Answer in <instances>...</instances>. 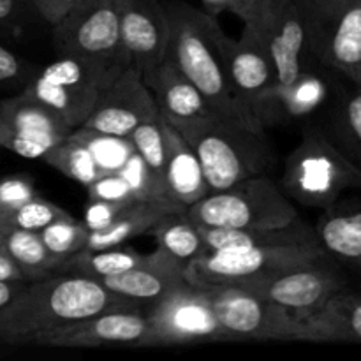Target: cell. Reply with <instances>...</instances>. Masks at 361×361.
<instances>
[{
  "label": "cell",
  "mask_w": 361,
  "mask_h": 361,
  "mask_svg": "<svg viewBox=\"0 0 361 361\" xmlns=\"http://www.w3.org/2000/svg\"><path fill=\"white\" fill-rule=\"evenodd\" d=\"M35 76L27 62L20 59L16 53L0 44V85H23L27 87Z\"/></svg>",
  "instance_id": "obj_39"
},
{
  "label": "cell",
  "mask_w": 361,
  "mask_h": 361,
  "mask_svg": "<svg viewBox=\"0 0 361 361\" xmlns=\"http://www.w3.org/2000/svg\"><path fill=\"white\" fill-rule=\"evenodd\" d=\"M133 305L94 279L55 271L35 279L0 309V342L32 344L37 335L87 319L111 309ZM140 309V307H137Z\"/></svg>",
  "instance_id": "obj_1"
},
{
  "label": "cell",
  "mask_w": 361,
  "mask_h": 361,
  "mask_svg": "<svg viewBox=\"0 0 361 361\" xmlns=\"http://www.w3.org/2000/svg\"><path fill=\"white\" fill-rule=\"evenodd\" d=\"M41 159L49 166V168L56 169V171L62 173L63 176L81 183L83 187H88L92 182H95L99 176L104 175V173L99 169L97 162L92 157L88 148L71 136L63 137L60 143H56L55 147L49 148Z\"/></svg>",
  "instance_id": "obj_31"
},
{
  "label": "cell",
  "mask_w": 361,
  "mask_h": 361,
  "mask_svg": "<svg viewBox=\"0 0 361 361\" xmlns=\"http://www.w3.org/2000/svg\"><path fill=\"white\" fill-rule=\"evenodd\" d=\"M87 192L88 200H102L109 201V203H130V201H136L129 183L126 182V178L118 171L101 175L95 182H92L87 187Z\"/></svg>",
  "instance_id": "obj_38"
},
{
  "label": "cell",
  "mask_w": 361,
  "mask_h": 361,
  "mask_svg": "<svg viewBox=\"0 0 361 361\" xmlns=\"http://www.w3.org/2000/svg\"><path fill=\"white\" fill-rule=\"evenodd\" d=\"M0 250H4V233L0 231Z\"/></svg>",
  "instance_id": "obj_47"
},
{
  "label": "cell",
  "mask_w": 361,
  "mask_h": 361,
  "mask_svg": "<svg viewBox=\"0 0 361 361\" xmlns=\"http://www.w3.org/2000/svg\"><path fill=\"white\" fill-rule=\"evenodd\" d=\"M274 62L277 83H289L319 63L310 51L305 0H268L254 27Z\"/></svg>",
  "instance_id": "obj_11"
},
{
  "label": "cell",
  "mask_w": 361,
  "mask_h": 361,
  "mask_svg": "<svg viewBox=\"0 0 361 361\" xmlns=\"http://www.w3.org/2000/svg\"><path fill=\"white\" fill-rule=\"evenodd\" d=\"M145 256L147 254H140L129 247L122 245L97 250L83 249L60 261L56 271L102 281V279L115 277V275L137 267V264L143 263Z\"/></svg>",
  "instance_id": "obj_29"
},
{
  "label": "cell",
  "mask_w": 361,
  "mask_h": 361,
  "mask_svg": "<svg viewBox=\"0 0 361 361\" xmlns=\"http://www.w3.org/2000/svg\"><path fill=\"white\" fill-rule=\"evenodd\" d=\"M35 196L37 192L30 176L13 175L0 178V217L13 214Z\"/></svg>",
  "instance_id": "obj_37"
},
{
  "label": "cell",
  "mask_w": 361,
  "mask_h": 361,
  "mask_svg": "<svg viewBox=\"0 0 361 361\" xmlns=\"http://www.w3.org/2000/svg\"><path fill=\"white\" fill-rule=\"evenodd\" d=\"M331 141L361 168V83L335 92L323 127Z\"/></svg>",
  "instance_id": "obj_25"
},
{
  "label": "cell",
  "mask_w": 361,
  "mask_h": 361,
  "mask_svg": "<svg viewBox=\"0 0 361 361\" xmlns=\"http://www.w3.org/2000/svg\"><path fill=\"white\" fill-rule=\"evenodd\" d=\"M282 190L303 207L323 210L348 190H361V168L328 137L323 127H310L286 159Z\"/></svg>",
  "instance_id": "obj_4"
},
{
  "label": "cell",
  "mask_w": 361,
  "mask_h": 361,
  "mask_svg": "<svg viewBox=\"0 0 361 361\" xmlns=\"http://www.w3.org/2000/svg\"><path fill=\"white\" fill-rule=\"evenodd\" d=\"M169 41L166 56L192 81L215 113L242 120L261 130L235 97L221 51L217 16L185 2L168 4ZM264 133V130H263Z\"/></svg>",
  "instance_id": "obj_2"
},
{
  "label": "cell",
  "mask_w": 361,
  "mask_h": 361,
  "mask_svg": "<svg viewBox=\"0 0 361 361\" xmlns=\"http://www.w3.org/2000/svg\"><path fill=\"white\" fill-rule=\"evenodd\" d=\"M23 94L44 104L51 111H55L71 129L83 126L85 120L94 111L95 104L101 95L90 92L73 90L62 85L49 83L35 74L34 80L23 88Z\"/></svg>",
  "instance_id": "obj_28"
},
{
  "label": "cell",
  "mask_w": 361,
  "mask_h": 361,
  "mask_svg": "<svg viewBox=\"0 0 361 361\" xmlns=\"http://www.w3.org/2000/svg\"><path fill=\"white\" fill-rule=\"evenodd\" d=\"M141 74L161 115L168 118H196L215 113L196 85L168 56Z\"/></svg>",
  "instance_id": "obj_21"
},
{
  "label": "cell",
  "mask_w": 361,
  "mask_h": 361,
  "mask_svg": "<svg viewBox=\"0 0 361 361\" xmlns=\"http://www.w3.org/2000/svg\"><path fill=\"white\" fill-rule=\"evenodd\" d=\"M323 259L328 256L319 243L207 250L185 268V275L196 284H240Z\"/></svg>",
  "instance_id": "obj_7"
},
{
  "label": "cell",
  "mask_w": 361,
  "mask_h": 361,
  "mask_svg": "<svg viewBox=\"0 0 361 361\" xmlns=\"http://www.w3.org/2000/svg\"><path fill=\"white\" fill-rule=\"evenodd\" d=\"M360 275V279H361V274H358ZM360 291H361V286H360Z\"/></svg>",
  "instance_id": "obj_48"
},
{
  "label": "cell",
  "mask_w": 361,
  "mask_h": 361,
  "mask_svg": "<svg viewBox=\"0 0 361 361\" xmlns=\"http://www.w3.org/2000/svg\"><path fill=\"white\" fill-rule=\"evenodd\" d=\"M42 348H155L154 331L147 314L137 307L111 309L87 319L63 324L37 335L32 341Z\"/></svg>",
  "instance_id": "obj_12"
},
{
  "label": "cell",
  "mask_w": 361,
  "mask_h": 361,
  "mask_svg": "<svg viewBox=\"0 0 361 361\" xmlns=\"http://www.w3.org/2000/svg\"><path fill=\"white\" fill-rule=\"evenodd\" d=\"M207 250L247 249V247L316 245L317 236L312 226L302 219L277 229H235L200 226Z\"/></svg>",
  "instance_id": "obj_23"
},
{
  "label": "cell",
  "mask_w": 361,
  "mask_h": 361,
  "mask_svg": "<svg viewBox=\"0 0 361 361\" xmlns=\"http://www.w3.org/2000/svg\"><path fill=\"white\" fill-rule=\"evenodd\" d=\"M164 116V115H162ZM196 152L210 190H222L263 175L271 152L263 130L242 120L210 113L196 118H168Z\"/></svg>",
  "instance_id": "obj_3"
},
{
  "label": "cell",
  "mask_w": 361,
  "mask_h": 361,
  "mask_svg": "<svg viewBox=\"0 0 361 361\" xmlns=\"http://www.w3.org/2000/svg\"><path fill=\"white\" fill-rule=\"evenodd\" d=\"M51 34L60 55L130 66L113 0H80L66 16L51 25Z\"/></svg>",
  "instance_id": "obj_10"
},
{
  "label": "cell",
  "mask_w": 361,
  "mask_h": 361,
  "mask_svg": "<svg viewBox=\"0 0 361 361\" xmlns=\"http://www.w3.org/2000/svg\"><path fill=\"white\" fill-rule=\"evenodd\" d=\"M35 13L48 25H55L60 18L66 16L80 0H28Z\"/></svg>",
  "instance_id": "obj_42"
},
{
  "label": "cell",
  "mask_w": 361,
  "mask_h": 361,
  "mask_svg": "<svg viewBox=\"0 0 361 361\" xmlns=\"http://www.w3.org/2000/svg\"><path fill=\"white\" fill-rule=\"evenodd\" d=\"M201 4H203L204 11H208L214 16H219V14L226 13V11L235 13L238 0H201Z\"/></svg>",
  "instance_id": "obj_45"
},
{
  "label": "cell",
  "mask_w": 361,
  "mask_h": 361,
  "mask_svg": "<svg viewBox=\"0 0 361 361\" xmlns=\"http://www.w3.org/2000/svg\"><path fill=\"white\" fill-rule=\"evenodd\" d=\"M240 286L275 305L291 310L296 316H303L317 310L342 289L349 288V282L344 268L328 257L256 281L240 282Z\"/></svg>",
  "instance_id": "obj_13"
},
{
  "label": "cell",
  "mask_w": 361,
  "mask_h": 361,
  "mask_svg": "<svg viewBox=\"0 0 361 361\" xmlns=\"http://www.w3.org/2000/svg\"><path fill=\"white\" fill-rule=\"evenodd\" d=\"M187 281L185 268L155 249L145 261L115 277L102 279L106 289L136 307H152Z\"/></svg>",
  "instance_id": "obj_18"
},
{
  "label": "cell",
  "mask_w": 361,
  "mask_h": 361,
  "mask_svg": "<svg viewBox=\"0 0 361 361\" xmlns=\"http://www.w3.org/2000/svg\"><path fill=\"white\" fill-rule=\"evenodd\" d=\"M0 282H28L16 261L6 250H0Z\"/></svg>",
  "instance_id": "obj_44"
},
{
  "label": "cell",
  "mask_w": 361,
  "mask_h": 361,
  "mask_svg": "<svg viewBox=\"0 0 361 361\" xmlns=\"http://www.w3.org/2000/svg\"><path fill=\"white\" fill-rule=\"evenodd\" d=\"M164 130L166 166L164 178L169 200L180 207L189 208L210 192L203 168L189 141L161 115Z\"/></svg>",
  "instance_id": "obj_20"
},
{
  "label": "cell",
  "mask_w": 361,
  "mask_h": 361,
  "mask_svg": "<svg viewBox=\"0 0 361 361\" xmlns=\"http://www.w3.org/2000/svg\"><path fill=\"white\" fill-rule=\"evenodd\" d=\"M316 66L305 69L289 83H275L247 102V113L259 129L277 123H291L309 118L328 104L331 87Z\"/></svg>",
  "instance_id": "obj_14"
},
{
  "label": "cell",
  "mask_w": 361,
  "mask_h": 361,
  "mask_svg": "<svg viewBox=\"0 0 361 361\" xmlns=\"http://www.w3.org/2000/svg\"><path fill=\"white\" fill-rule=\"evenodd\" d=\"M0 120L21 133L49 136L55 140H63L73 130L55 111L23 92L16 97L0 99Z\"/></svg>",
  "instance_id": "obj_27"
},
{
  "label": "cell",
  "mask_w": 361,
  "mask_h": 361,
  "mask_svg": "<svg viewBox=\"0 0 361 361\" xmlns=\"http://www.w3.org/2000/svg\"><path fill=\"white\" fill-rule=\"evenodd\" d=\"M268 0H238L235 14L243 21V27H254Z\"/></svg>",
  "instance_id": "obj_43"
},
{
  "label": "cell",
  "mask_w": 361,
  "mask_h": 361,
  "mask_svg": "<svg viewBox=\"0 0 361 361\" xmlns=\"http://www.w3.org/2000/svg\"><path fill=\"white\" fill-rule=\"evenodd\" d=\"M130 141H133L134 148L143 159L145 164L148 166L155 178L162 183L166 189V178H164V166H166V147H164V130H162L161 115L155 120H148V122L141 123L136 129L130 133ZM168 192V190H166Z\"/></svg>",
  "instance_id": "obj_35"
},
{
  "label": "cell",
  "mask_w": 361,
  "mask_h": 361,
  "mask_svg": "<svg viewBox=\"0 0 361 361\" xmlns=\"http://www.w3.org/2000/svg\"><path fill=\"white\" fill-rule=\"evenodd\" d=\"M88 233L90 231L83 224V221H76L69 214L46 226L44 229L39 231V235H41L42 242L48 247L49 252L62 261L85 249Z\"/></svg>",
  "instance_id": "obj_33"
},
{
  "label": "cell",
  "mask_w": 361,
  "mask_h": 361,
  "mask_svg": "<svg viewBox=\"0 0 361 361\" xmlns=\"http://www.w3.org/2000/svg\"><path fill=\"white\" fill-rule=\"evenodd\" d=\"M314 231L331 261L361 274V196L341 197L323 208Z\"/></svg>",
  "instance_id": "obj_19"
},
{
  "label": "cell",
  "mask_w": 361,
  "mask_h": 361,
  "mask_svg": "<svg viewBox=\"0 0 361 361\" xmlns=\"http://www.w3.org/2000/svg\"><path fill=\"white\" fill-rule=\"evenodd\" d=\"M305 6L314 60L361 83V0H305Z\"/></svg>",
  "instance_id": "obj_8"
},
{
  "label": "cell",
  "mask_w": 361,
  "mask_h": 361,
  "mask_svg": "<svg viewBox=\"0 0 361 361\" xmlns=\"http://www.w3.org/2000/svg\"><path fill=\"white\" fill-rule=\"evenodd\" d=\"M187 215L197 226L235 229H277L302 219L277 183L263 175L210 190L187 208Z\"/></svg>",
  "instance_id": "obj_5"
},
{
  "label": "cell",
  "mask_w": 361,
  "mask_h": 361,
  "mask_svg": "<svg viewBox=\"0 0 361 361\" xmlns=\"http://www.w3.org/2000/svg\"><path fill=\"white\" fill-rule=\"evenodd\" d=\"M147 319L154 331L155 348L229 341L204 288L189 279L148 307Z\"/></svg>",
  "instance_id": "obj_9"
},
{
  "label": "cell",
  "mask_w": 361,
  "mask_h": 361,
  "mask_svg": "<svg viewBox=\"0 0 361 361\" xmlns=\"http://www.w3.org/2000/svg\"><path fill=\"white\" fill-rule=\"evenodd\" d=\"M150 233L157 249L183 268L207 252L200 226L187 215V210L166 214Z\"/></svg>",
  "instance_id": "obj_26"
},
{
  "label": "cell",
  "mask_w": 361,
  "mask_h": 361,
  "mask_svg": "<svg viewBox=\"0 0 361 361\" xmlns=\"http://www.w3.org/2000/svg\"><path fill=\"white\" fill-rule=\"evenodd\" d=\"M159 106L145 85L143 74L129 66L106 88L83 126L99 133L129 137L137 126L159 118Z\"/></svg>",
  "instance_id": "obj_15"
},
{
  "label": "cell",
  "mask_w": 361,
  "mask_h": 361,
  "mask_svg": "<svg viewBox=\"0 0 361 361\" xmlns=\"http://www.w3.org/2000/svg\"><path fill=\"white\" fill-rule=\"evenodd\" d=\"M187 208L180 207L171 200H155V201H133L127 204L115 221L108 228L101 231L88 233V240L85 249H111V247L123 245L127 240L150 233L152 228L171 212H183Z\"/></svg>",
  "instance_id": "obj_24"
},
{
  "label": "cell",
  "mask_w": 361,
  "mask_h": 361,
  "mask_svg": "<svg viewBox=\"0 0 361 361\" xmlns=\"http://www.w3.org/2000/svg\"><path fill=\"white\" fill-rule=\"evenodd\" d=\"M25 284L27 282H0V309L6 307L25 288Z\"/></svg>",
  "instance_id": "obj_46"
},
{
  "label": "cell",
  "mask_w": 361,
  "mask_h": 361,
  "mask_svg": "<svg viewBox=\"0 0 361 361\" xmlns=\"http://www.w3.org/2000/svg\"><path fill=\"white\" fill-rule=\"evenodd\" d=\"M133 203V201H130ZM129 203H109L102 200H88V207L85 210L83 224L87 226L88 231H101L108 228L116 215L123 210Z\"/></svg>",
  "instance_id": "obj_41"
},
{
  "label": "cell",
  "mask_w": 361,
  "mask_h": 361,
  "mask_svg": "<svg viewBox=\"0 0 361 361\" xmlns=\"http://www.w3.org/2000/svg\"><path fill=\"white\" fill-rule=\"evenodd\" d=\"M32 14L37 13L28 0H0V30L11 34L23 30Z\"/></svg>",
  "instance_id": "obj_40"
},
{
  "label": "cell",
  "mask_w": 361,
  "mask_h": 361,
  "mask_svg": "<svg viewBox=\"0 0 361 361\" xmlns=\"http://www.w3.org/2000/svg\"><path fill=\"white\" fill-rule=\"evenodd\" d=\"M67 214L63 208L51 201L44 200L37 194L30 201L14 210L13 214H7L0 217V231L6 233L9 229H27V231H41L46 226L55 222L56 219L66 217Z\"/></svg>",
  "instance_id": "obj_34"
},
{
  "label": "cell",
  "mask_w": 361,
  "mask_h": 361,
  "mask_svg": "<svg viewBox=\"0 0 361 361\" xmlns=\"http://www.w3.org/2000/svg\"><path fill=\"white\" fill-rule=\"evenodd\" d=\"M129 63L141 73L166 59L169 20L159 0H113Z\"/></svg>",
  "instance_id": "obj_16"
},
{
  "label": "cell",
  "mask_w": 361,
  "mask_h": 361,
  "mask_svg": "<svg viewBox=\"0 0 361 361\" xmlns=\"http://www.w3.org/2000/svg\"><path fill=\"white\" fill-rule=\"evenodd\" d=\"M4 250L16 261L28 282L55 274L60 264L59 257L49 252L37 231L9 229L4 233Z\"/></svg>",
  "instance_id": "obj_30"
},
{
  "label": "cell",
  "mask_w": 361,
  "mask_h": 361,
  "mask_svg": "<svg viewBox=\"0 0 361 361\" xmlns=\"http://www.w3.org/2000/svg\"><path fill=\"white\" fill-rule=\"evenodd\" d=\"M120 175L129 183L133 196L136 201H155V200H169L168 192L162 187V183L155 178L154 173L148 169L143 159L137 152H134L129 161L120 169ZM173 201V200H171Z\"/></svg>",
  "instance_id": "obj_36"
},
{
  "label": "cell",
  "mask_w": 361,
  "mask_h": 361,
  "mask_svg": "<svg viewBox=\"0 0 361 361\" xmlns=\"http://www.w3.org/2000/svg\"><path fill=\"white\" fill-rule=\"evenodd\" d=\"M69 136L88 148V152L95 159L102 173L120 171L123 164L129 161L130 155L136 152L130 137L99 133V130L85 126H80L71 130Z\"/></svg>",
  "instance_id": "obj_32"
},
{
  "label": "cell",
  "mask_w": 361,
  "mask_h": 361,
  "mask_svg": "<svg viewBox=\"0 0 361 361\" xmlns=\"http://www.w3.org/2000/svg\"><path fill=\"white\" fill-rule=\"evenodd\" d=\"M300 317L305 342H361V291L342 289L323 307Z\"/></svg>",
  "instance_id": "obj_22"
},
{
  "label": "cell",
  "mask_w": 361,
  "mask_h": 361,
  "mask_svg": "<svg viewBox=\"0 0 361 361\" xmlns=\"http://www.w3.org/2000/svg\"><path fill=\"white\" fill-rule=\"evenodd\" d=\"M229 341H303L302 317L240 284H201Z\"/></svg>",
  "instance_id": "obj_6"
},
{
  "label": "cell",
  "mask_w": 361,
  "mask_h": 361,
  "mask_svg": "<svg viewBox=\"0 0 361 361\" xmlns=\"http://www.w3.org/2000/svg\"><path fill=\"white\" fill-rule=\"evenodd\" d=\"M221 51L233 94L247 111L245 106L250 99L277 83L270 53L259 34L245 27L238 39L222 32Z\"/></svg>",
  "instance_id": "obj_17"
}]
</instances>
